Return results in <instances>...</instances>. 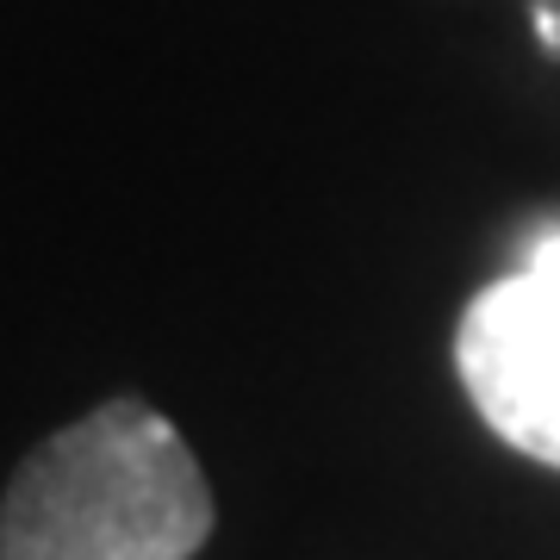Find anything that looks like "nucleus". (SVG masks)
<instances>
[{
  "mask_svg": "<svg viewBox=\"0 0 560 560\" xmlns=\"http://www.w3.org/2000/svg\"><path fill=\"white\" fill-rule=\"evenodd\" d=\"M212 523L187 436L156 405L106 399L13 467L0 560H194Z\"/></svg>",
  "mask_w": 560,
  "mask_h": 560,
  "instance_id": "obj_1",
  "label": "nucleus"
},
{
  "mask_svg": "<svg viewBox=\"0 0 560 560\" xmlns=\"http://www.w3.org/2000/svg\"><path fill=\"white\" fill-rule=\"evenodd\" d=\"M460 386L517 455L560 467V280L504 275L467 300L455 330Z\"/></svg>",
  "mask_w": 560,
  "mask_h": 560,
  "instance_id": "obj_2",
  "label": "nucleus"
},
{
  "mask_svg": "<svg viewBox=\"0 0 560 560\" xmlns=\"http://www.w3.org/2000/svg\"><path fill=\"white\" fill-rule=\"evenodd\" d=\"M529 275H548V280H560V231H548V237H536V249H529Z\"/></svg>",
  "mask_w": 560,
  "mask_h": 560,
  "instance_id": "obj_3",
  "label": "nucleus"
}]
</instances>
